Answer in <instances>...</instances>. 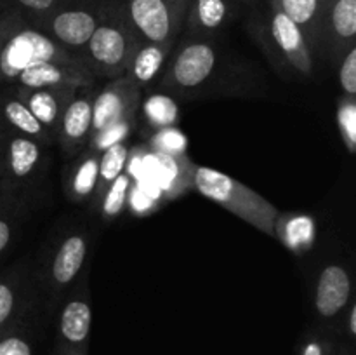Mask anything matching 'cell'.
<instances>
[{
  "instance_id": "cell-1",
  "label": "cell",
  "mask_w": 356,
  "mask_h": 355,
  "mask_svg": "<svg viewBox=\"0 0 356 355\" xmlns=\"http://www.w3.org/2000/svg\"><path fill=\"white\" fill-rule=\"evenodd\" d=\"M245 59L222 47L218 37L176 42L156 89L177 100L263 96L264 79Z\"/></svg>"
},
{
  "instance_id": "cell-2",
  "label": "cell",
  "mask_w": 356,
  "mask_h": 355,
  "mask_svg": "<svg viewBox=\"0 0 356 355\" xmlns=\"http://www.w3.org/2000/svg\"><path fill=\"white\" fill-rule=\"evenodd\" d=\"M249 30L280 79L308 82L315 75V49L301 28L277 7L268 3L266 14L261 19H254Z\"/></svg>"
},
{
  "instance_id": "cell-3",
  "label": "cell",
  "mask_w": 356,
  "mask_h": 355,
  "mask_svg": "<svg viewBox=\"0 0 356 355\" xmlns=\"http://www.w3.org/2000/svg\"><path fill=\"white\" fill-rule=\"evenodd\" d=\"M141 38L129 23L120 0H103L99 23L79 59L96 79L122 77Z\"/></svg>"
},
{
  "instance_id": "cell-4",
  "label": "cell",
  "mask_w": 356,
  "mask_h": 355,
  "mask_svg": "<svg viewBox=\"0 0 356 355\" xmlns=\"http://www.w3.org/2000/svg\"><path fill=\"white\" fill-rule=\"evenodd\" d=\"M40 61L80 59L31 26L23 14L3 9L0 13V86H13L24 70Z\"/></svg>"
},
{
  "instance_id": "cell-5",
  "label": "cell",
  "mask_w": 356,
  "mask_h": 355,
  "mask_svg": "<svg viewBox=\"0 0 356 355\" xmlns=\"http://www.w3.org/2000/svg\"><path fill=\"white\" fill-rule=\"evenodd\" d=\"M193 190L264 235L273 237L275 219L280 209L264 198L259 191H254L252 188L221 171L205 166L195 167Z\"/></svg>"
},
{
  "instance_id": "cell-6",
  "label": "cell",
  "mask_w": 356,
  "mask_h": 355,
  "mask_svg": "<svg viewBox=\"0 0 356 355\" xmlns=\"http://www.w3.org/2000/svg\"><path fill=\"white\" fill-rule=\"evenodd\" d=\"M90 235L86 230L65 233L49 251L40 270V285L49 308H56L89 265Z\"/></svg>"
},
{
  "instance_id": "cell-7",
  "label": "cell",
  "mask_w": 356,
  "mask_h": 355,
  "mask_svg": "<svg viewBox=\"0 0 356 355\" xmlns=\"http://www.w3.org/2000/svg\"><path fill=\"white\" fill-rule=\"evenodd\" d=\"M101 6L103 0H72L28 23L79 58L99 23Z\"/></svg>"
},
{
  "instance_id": "cell-8",
  "label": "cell",
  "mask_w": 356,
  "mask_h": 355,
  "mask_svg": "<svg viewBox=\"0 0 356 355\" xmlns=\"http://www.w3.org/2000/svg\"><path fill=\"white\" fill-rule=\"evenodd\" d=\"M51 164V146L6 129L0 138V178L16 190L35 191Z\"/></svg>"
},
{
  "instance_id": "cell-9",
  "label": "cell",
  "mask_w": 356,
  "mask_h": 355,
  "mask_svg": "<svg viewBox=\"0 0 356 355\" xmlns=\"http://www.w3.org/2000/svg\"><path fill=\"white\" fill-rule=\"evenodd\" d=\"M129 23L143 42L176 44L188 3L176 0H120Z\"/></svg>"
},
{
  "instance_id": "cell-10",
  "label": "cell",
  "mask_w": 356,
  "mask_h": 355,
  "mask_svg": "<svg viewBox=\"0 0 356 355\" xmlns=\"http://www.w3.org/2000/svg\"><path fill=\"white\" fill-rule=\"evenodd\" d=\"M92 301L89 289V265L63 298L58 315L56 347L75 355H89Z\"/></svg>"
},
{
  "instance_id": "cell-11",
  "label": "cell",
  "mask_w": 356,
  "mask_h": 355,
  "mask_svg": "<svg viewBox=\"0 0 356 355\" xmlns=\"http://www.w3.org/2000/svg\"><path fill=\"white\" fill-rule=\"evenodd\" d=\"M353 301V278L343 263H329L318 271L313 287V308L322 322L332 326Z\"/></svg>"
},
{
  "instance_id": "cell-12",
  "label": "cell",
  "mask_w": 356,
  "mask_h": 355,
  "mask_svg": "<svg viewBox=\"0 0 356 355\" xmlns=\"http://www.w3.org/2000/svg\"><path fill=\"white\" fill-rule=\"evenodd\" d=\"M96 84L76 89L66 106L56 132V145L66 157H75L87 146L92 131V104L97 94Z\"/></svg>"
},
{
  "instance_id": "cell-13",
  "label": "cell",
  "mask_w": 356,
  "mask_h": 355,
  "mask_svg": "<svg viewBox=\"0 0 356 355\" xmlns=\"http://www.w3.org/2000/svg\"><path fill=\"white\" fill-rule=\"evenodd\" d=\"M31 294V274L26 265H14L0 274V336L23 329Z\"/></svg>"
},
{
  "instance_id": "cell-14",
  "label": "cell",
  "mask_w": 356,
  "mask_h": 355,
  "mask_svg": "<svg viewBox=\"0 0 356 355\" xmlns=\"http://www.w3.org/2000/svg\"><path fill=\"white\" fill-rule=\"evenodd\" d=\"M141 96L143 90H139L124 75L110 80L103 89L97 90L96 97H94L90 136L127 115L138 113Z\"/></svg>"
},
{
  "instance_id": "cell-15",
  "label": "cell",
  "mask_w": 356,
  "mask_h": 355,
  "mask_svg": "<svg viewBox=\"0 0 356 355\" xmlns=\"http://www.w3.org/2000/svg\"><path fill=\"white\" fill-rule=\"evenodd\" d=\"M356 45V0H329L322 31V52L334 66Z\"/></svg>"
},
{
  "instance_id": "cell-16",
  "label": "cell",
  "mask_w": 356,
  "mask_h": 355,
  "mask_svg": "<svg viewBox=\"0 0 356 355\" xmlns=\"http://www.w3.org/2000/svg\"><path fill=\"white\" fill-rule=\"evenodd\" d=\"M96 77L80 61H40L24 70L13 86L26 89L83 87L96 84Z\"/></svg>"
},
{
  "instance_id": "cell-17",
  "label": "cell",
  "mask_w": 356,
  "mask_h": 355,
  "mask_svg": "<svg viewBox=\"0 0 356 355\" xmlns=\"http://www.w3.org/2000/svg\"><path fill=\"white\" fill-rule=\"evenodd\" d=\"M9 87L54 138L63 113L72 101L73 94L79 89V87H45V89H26L19 86Z\"/></svg>"
},
{
  "instance_id": "cell-18",
  "label": "cell",
  "mask_w": 356,
  "mask_h": 355,
  "mask_svg": "<svg viewBox=\"0 0 356 355\" xmlns=\"http://www.w3.org/2000/svg\"><path fill=\"white\" fill-rule=\"evenodd\" d=\"M232 0H190L183 30L190 37L214 38L233 19Z\"/></svg>"
},
{
  "instance_id": "cell-19",
  "label": "cell",
  "mask_w": 356,
  "mask_h": 355,
  "mask_svg": "<svg viewBox=\"0 0 356 355\" xmlns=\"http://www.w3.org/2000/svg\"><path fill=\"white\" fill-rule=\"evenodd\" d=\"M318 237L316 218L308 212H278L273 226L277 239L294 256H305L315 247Z\"/></svg>"
},
{
  "instance_id": "cell-20",
  "label": "cell",
  "mask_w": 356,
  "mask_h": 355,
  "mask_svg": "<svg viewBox=\"0 0 356 355\" xmlns=\"http://www.w3.org/2000/svg\"><path fill=\"white\" fill-rule=\"evenodd\" d=\"M174 45L176 44L141 42L134 51V54L131 56V59H129L124 77L131 80L139 90H146L153 84L159 82Z\"/></svg>"
},
{
  "instance_id": "cell-21",
  "label": "cell",
  "mask_w": 356,
  "mask_h": 355,
  "mask_svg": "<svg viewBox=\"0 0 356 355\" xmlns=\"http://www.w3.org/2000/svg\"><path fill=\"white\" fill-rule=\"evenodd\" d=\"M195 167L197 164H193L188 155L169 157L155 153L152 174L146 180H153L159 184L165 202L172 200L186 194L188 190H193Z\"/></svg>"
},
{
  "instance_id": "cell-22",
  "label": "cell",
  "mask_w": 356,
  "mask_h": 355,
  "mask_svg": "<svg viewBox=\"0 0 356 355\" xmlns=\"http://www.w3.org/2000/svg\"><path fill=\"white\" fill-rule=\"evenodd\" d=\"M0 113L9 131L35 139L45 146H52L56 143L54 136L35 118V115L28 110L26 104L14 94L9 86H3V89L0 90Z\"/></svg>"
},
{
  "instance_id": "cell-23",
  "label": "cell",
  "mask_w": 356,
  "mask_h": 355,
  "mask_svg": "<svg viewBox=\"0 0 356 355\" xmlns=\"http://www.w3.org/2000/svg\"><path fill=\"white\" fill-rule=\"evenodd\" d=\"M268 3L301 28L316 54L322 52V31L329 0H268Z\"/></svg>"
},
{
  "instance_id": "cell-24",
  "label": "cell",
  "mask_w": 356,
  "mask_h": 355,
  "mask_svg": "<svg viewBox=\"0 0 356 355\" xmlns=\"http://www.w3.org/2000/svg\"><path fill=\"white\" fill-rule=\"evenodd\" d=\"M97 167H99V153L82 150L73 157L68 171L63 180L65 195L73 204H83L92 198L97 183Z\"/></svg>"
},
{
  "instance_id": "cell-25",
  "label": "cell",
  "mask_w": 356,
  "mask_h": 355,
  "mask_svg": "<svg viewBox=\"0 0 356 355\" xmlns=\"http://www.w3.org/2000/svg\"><path fill=\"white\" fill-rule=\"evenodd\" d=\"M138 115L141 118L143 125L149 131H159V129L177 125L181 120V108L177 97L163 93V90H152L141 96L139 101Z\"/></svg>"
},
{
  "instance_id": "cell-26",
  "label": "cell",
  "mask_w": 356,
  "mask_h": 355,
  "mask_svg": "<svg viewBox=\"0 0 356 355\" xmlns=\"http://www.w3.org/2000/svg\"><path fill=\"white\" fill-rule=\"evenodd\" d=\"M33 191H17L0 207V260L10 249L33 207Z\"/></svg>"
},
{
  "instance_id": "cell-27",
  "label": "cell",
  "mask_w": 356,
  "mask_h": 355,
  "mask_svg": "<svg viewBox=\"0 0 356 355\" xmlns=\"http://www.w3.org/2000/svg\"><path fill=\"white\" fill-rule=\"evenodd\" d=\"M129 146L127 141L118 143V145L111 146V148L104 150L103 153H99V167H97V183H96V190H94L92 198H90V204L94 205L97 204L101 195L104 194L108 187L111 184V181L115 178L120 176L122 173L125 171V164H127V157H129Z\"/></svg>"
},
{
  "instance_id": "cell-28",
  "label": "cell",
  "mask_w": 356,
  "mask_h": 355,
  "mask_svg": "<svg viewBox=\"0 0 356 355\" xmlns=\"http://www.w3.org/2000/svg\"><path fill=\"white\" fill-rule=\"evenodd\" d=\"M132 187V180L127 173H122L120 176L115 178L111 181L110 187L104 190V194L101 195L97 204L94 205L97 212H99L101 219L106 223L115 221L117 218H120L125 211H127V197L129 190Z\"/></svg>"
},
{
  "instance_id": "cell-29",
  "label": "cell",
  "mask_w": 356,
  "mask_h": 355,
  "mask_svg": "<svg viewBox=\"0 0 356 355\" xmlns=\"http://www.w3.org/2000/svg\"><path fill=\"white\" fill-rule=\"evenodd\" d=\"M339 347V336L332 326L313 327L301 336L296 355H337Z\"/></svg>"
},
{
  "instance_id": "cell-30",
  "label": "cell",
  "mask_w": 356,
  "mask_h": 355,
  "mask_svg": "<svg viewBox=\"0 0 356 355\" xmlns=\"http://www.w3.org/2000/svg\"><path fill=\"white\" fill-rule=\"evenodd\" d=\"M146 146L153 153H159V155L184 157L188 155L190 141L177 125H170V127L149 132L148 139H146Z\"/></svg>"
},
{
  "instance_id": "cell-31",
  "label": "cell",
  "mask_w": 356,
  "mask_h": 355,
  "mask_svg": "<svg viewBox=\"0 0 356 355\" xmlns=\"http://www.w3.org/2000/svg\"><path fill=\"white\" fill-rule=\"evenodd\" d=\"M136 122H138V113L127 115V117L120 118V120L113 122V124L106 125L101 129L99 132L92 134L87 141V146L83 150H90V152L103 153L104 150L111 148V146L118 145V143L127 141L131 132L134 131Z\"/></svg>"
},
{
  "instance_id": "cell-32",
  "label": "cell",
  "mask_w": 356,
  "mask_h": 355,
  "mask_svg": "<svg viewBox=\"0 0 356 355\" xmlns=\"http://www.w3.org/2000/svg\"><path fill=\"white\" fill-rule=\"evenodd\" d=\"M336 120L341 141L348 153L353 155L356 152V97L344 96V94L337 97Z\"/></svg>"
},
{
  "instance_id": "cell-33",
  "label": "cell",
  "mask_w": 356,
  "mask_h": 355,
  "mask_svg": "<svg viewBox=\"0 0 356 355\" xmlns=\"http://www.w3.org/2000/svg\"><path fill=\"white\" fill-rule=\"evenodd\" d=\"M68 2H72V0H3V7L17 10L30 21L52 13V10Z\"/></svg>"
},
{
  "instance_id": "cell-34",
  "label": "cell",
  "mask_w": 356,
  "mask_h": 355,
  "mask_svg": "<svg viewBox=\"0 0 356 355\" xmlns=\"http://www.w3.org/2000/svg\"><path fill=\"white\" fill-rule=\"evenodd\" d=\"M162 202L155 200V198L149 197L146 191H143L139 188L138 183L132 181V187L129 190V197H127V211L131 212L134 218H148V216L155 214L156 211H160L162 207Z\"/></svg>"
},
{
  "instance_id": "cell-35",
  "label": "cell",
  "mask_w": 356,
  "mask_h": 355,
  "mask_svg": "<svg viewBox=\"0 0 356 355\" xmlns=\"http://www.w3.org/2000/svg\"><path fill=\"white\" fill-rule=\"evenodd\" d=\"M337 75H339V87L344 96L356 97V45L337 63Z\"/></svg>"
},
{
  "instance_id": "cell-36",
  "label": "cell",
  "mask_w": 356,
  "mask_h": 355,
  "mask_svg": "<svg viewBox=\"0 0 356 355\" xmlns=\"http://www.w3.org/2000/svg\"><path fill=\"white\" fill-rule=\"evenodd\" d=\"M0 355H33L30 340L23 329L0 336Z\"/></svg>"
},
{
  "instance_id": "cell-37",
  "label": "cell",
  "mask_w": 356,
  "mask_h": 355,
  "mask_svg": "<svg viewBox=\"0 0 356 355\" xmlns=\"http://www.w3.org/2000/svg\"><path fill=\"white\" fill-rule=\"evenodd\" d=\"M346 327V336L350 340V343H353L356 340V301H353L348 305L346 312L343 315V329Z\"/></svg>"
},
{
  "instance_id": "cell-38",
  "label": "cell",
  "mask_w": 356,
  "mask_h": 355,
  "mask_svg": "<svg viewBox=\"0 0 356 355\" xmlns=\"http://www.w3.org/2000/svg\"><path fill=\"white\" fill-rule=\"evenodd\" d=\"M17 191H26V190H16V188H13L9 183H6V181L0 178V207H2V205L6 204L13 195H16Z\"/></svg>"
},
{
  "instance_id": "cell-39",
  "label": "cell",
  "mask_w": 356,
  "mask_h": 355,
  "mask_svg": "<svg viewBox=\"0 0 356 355\" xmlns=\"http://www.w3.org/2000/svg\"><path fill=\"white\" fill-rule=\"evenodd\" d=\"M337 355H355L353 343H341L339 352H337Z\"/></svg>"
},
{
  "instance_id": "cell-40",
  "label": "cell",
  "mask_w": 356,
  "mask_h": 355,
  "mask_svg": "<svg viewBox=\"0 0 356 355\" xmlns=\"http://www.w3.org/2000/svg\"><path fill=\"white\" fill-rule=\"evenodd\" d=\"M51 355H75V354H70V352L61 350V348L54 347V350H52V354H51Z\"/></svg>"
},
{
  "instance_id": "cell-41",
  "label": "cell",
  "mask_w": 356,
  "mask_h": 355,
  "mask_svg": "<svg viewBox=\"0 0 356 355\" xmlns=\"http://www.w3.org/2000/svg\"><path fill=\"white\" fill-rule=\"evenodd\" d=\"M6 124H3V118H2V113H0V138L3 136V132H6Z\"/></svg>"
},
{
  "instance_id": "cell-42",
  "label": "cell",
  "mask_w": 356,
  "mask_h": 355,
  "mask_svg": "<svg viewBox=\"0 0 356 355\" xmlns=\"http://www.w3.org/2000/svg\"><path fill=\"white\" fill-rule=\"evenodd\" d=\"M3 9H6V7H3V0H0V13H2Z\"/></svg>"
},
{
  "instance_id": "cell-43",
  "label": "cell",
  "mask_w": 356,
  "mask_h": 355,
  "mask_svg": "<svg viewBox=\"0 0 356 355\" xmlns=\"http://www.w3.org/2000/svg\"><path fill=\"white\" fill-rule=\"evenodd\" d=\"M176 2H184V3H188V2H190V0H176Z\"/></svg>"
},
{
  "instance_id": "cell-44",
  "label": "cell",
  "mask_w": 356,
  "mask_h": 355,
  "mask_svg": "<svg viewBox=\"0 0 356 355\" xmlns=\"http://www.w3.org/2000/svg\"><path fill=\"white\" fill-rule=\"evenodd\" d=\"M242 2H254V0H242Z\"/></svg>"
}]
</instances>
